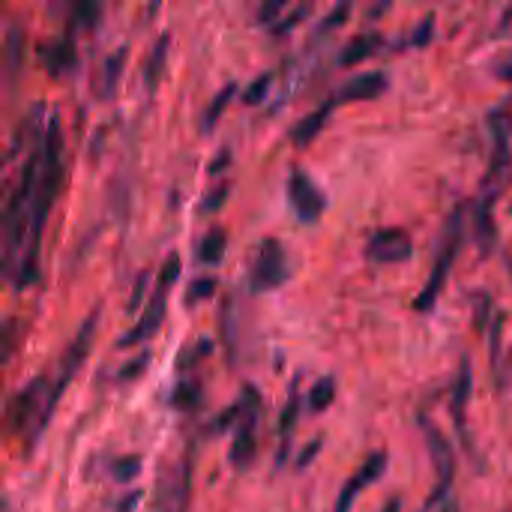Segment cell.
<instances>
[{
    "label": "cell",
    "mask_w": 512,
    "mask_h": 512,
    "mask_svg": "<svg viewBox=\"0 0 512 512\" xmlns=\"http://www.w3.org/2000/svg\"><path fill=\"white\" fill-rule=\"evenodd\" d=\"M387 453L384 450H378V453H372L360 468H357V474L345 483V489L339 492V498H336V507L333 512H351L354 507V501H357V495L363 492V489H369L372 483H378L381 477H384V471H387Z\"/></svg>",
    "instance_id": "obj_11"
},
{
    "label": "cell",
    "mask_w": 512,
    "mask_h": 512,
    "mask_svg": "<svg viewBox=\"0 0 512 512\" xmlns=\"http://www.w3.org/2000/svg\"><path fill=\"white\" fill-rule=\"evenodd\" d=\"M225 246H228L225 231H222V228L210 231V234L201 240V246H198V261H201V264H207V267L222 264V258H225Z\"/></svg>",
    "instance_id": "obj_17"
},
{
    "label": "cell",
    "mask_w": 512,
    "mask_h": 512,
    "mask_svg": "<svg viewBox=\"0 0 512 512\" xmlns=\"http://www.w3.org/2000/svg\"><path fill=\"white\" fill-rule=\"evenodd\" d=\"M150 366V354L144 351V354H138L132 363H126L120 372H117V381H135L138 375H141V369H147Z\"/></svg>",
    "instance_id": "obj_27"
},
{
    "label": "cell",
    "mask_w": 512,
    "mask_h": 512,
    "mask_svg": "<svg viewBox=\"0 0 512 512\" xmlns=\"http://www.w3.org/2000/svg\"><path fill=\"white\" fill-rule=\"evenodd\" d=\"M201 402V387L198 384H180L177 390H174V396H171V405L177 408V411H192L195 405Z\"/></svg>",
    "instance_id": "obj_23"
},
{
    "label": "cell",
    "mask_w": 512,
    "mask_h": 512,
    "mask_svg": "<svg viewBox=\"0 0 512 512\" xmlns=\"http://www.w3.org/2000/svg\"><path fill=\"white\" fill-rule=\"evenodd\" d=\"M45 66L51 75H63L69 66H75V42L72 39H60L45 51Z\"/></svg>",
    "instance_id": "obj_16"
},
{
    "label": "cell",
    "mask_w": 512,
    "mask_h": 512,
    "mask_svg": "<svg viewBox=\"0 0 512 512\" xmlns=\"http://www.w3.org/2000/svg\"><path fill=\"white\" fill-rule=\"evenodd\" d=\"M240 405V423H237V435L231 444V465L246 471L255 459V426H258V414H261V396L255 387H243V396L237 399Z\"/></svg>",
    "instance_id": "obj_5"
},
{
    "label": "cell",
    "mask_w": 512,
    "mask_h": 512,
    "mask_svg": "<svg viewBox=\"0 0 512 512\" xmlns=\"http://www.w3.org/2000/svg\"><path fill=\"white\" fill-rule=\"evenodd\" d=\"M216 288H219L216 279H198V282H192L189 291H186V306H198V303L210 300L216 294Z\"/></svg>",
    "instance_id": "obj_24"
},
{
    "label": "cell",
    "mask_w": 512,
    "mask_h": 512,
    "mask_svg": "<svg viewBox=\"0 0 512 512\" xmlns=\"http://www.w3.org/2000/svg\"><path fill=\"white\" fill-rule=\"evenodd\" d=\"M165 57H168V36H162V39L156 42V48H153L150 60L144 63V81H147V87H150V90L159 84V75L165 72Z\"/></svg>",
    "instance_id": "obj_19"
},
{
    "label": "cell",
    "mask_w": 512,
    "mask_h": 512,
    "mask_svg": "<svg viewBox=\"0 0 512 512\" xmlns=\"http://www.w3.org/2000/svg\"><path fill=\"white\" fill-rule=\"evenodd\" d=\"M384 90H387V75L384 72H360L333 93V105L339 108V105H348V102H369V99H378Z\"/></svg>",
    "instance_id": "obj_12"
},
{
    "label": "cell",
    "mask_w": 512,
    "mask_h": 512,
    "mask_svg": "<svg viewBox=\"0 0 512 512\" xmlns=\"http://www.w3.org/2000/svg\"><path fill=\"white\" fill-rule=\"evenodd\" d=\"M441 512H462V507H459V501H456V498H447V501L441 504Z\"/></svg>",
    "instance_id": "obj_34"
},
{
    "label": "cell",
    "mask_w": 512,
    "mask_h": 512,
    "mask_svg": "<svg viewBox=\"0 0 512 512\" xmlns=\"http://www.w3.org/2000/svg\"><path fill=\"white\" fill-rule=\"evenodd\" d=\"M288 3H291V0H264V6H261L258 18H261V21L267 24V21H273V18H276V15L282 12V9H285Z\"/></svg>",
    "instance_id": "obj_31"
},
{
    "label": "cell",
    "mask_w": 512,
    "mask_h": 512,
    "mask_svg": "<svg viewBox=\"0 0 512 512\" xmlns=\"http://www.w3.org/2000/svg\"><path fill=\"white\" fill-rule=\"evenodd\" d=\"M192 456L186 453V459L168 474V483H159V495H156V507L153 512H186L189 510V495H192Z\"/></svg>",
    "instance_id": "obj_8"
},
{
    "label": "cell",
    "mask_w": 512,
    "mask_h": 512,
    "mask_svg": "<svg viewBox=\"0 0 512 512\" xmlns=\"http://www.w3.org/2000/svg\"><path fill=\"white\" fill-rule=\"evenodd\" d=\"M414 255V243L402 228H381L366 243V258L372 264H402Z\"/></svg>",
    "instance_id": "obj_9"
},
{
    "label": "cell",
    "mask_w": 512,
    "mask_h": 512,
    "mask_svg": "<svg viewBox=\"0 0 512 512\" xmlns=\"http://www.w3.org/2000/svg\"><path fill=\"white\" fill-rule=\"evenodd\" d=\"M60 123L57 117H51L45 141H42V165H39V183H36V195H33V207H30V231H27V246L21 252V264H18V276L15 285L27 288L36 279V261H39V240H42V228L45 219L51 213V204L57 198L60 189Z\"/></svg>",
    "instance_id": "obj_1"
},
{
    "label": "cell",
    "mask_w": 512,
    "mask_h": 512,
    "mask_svg": "<svg viewBox=\"0 0 512 512\" xmlns=\"http://www.w3.org/2000/svg\"><path fill=\"white\" fill-rule=\"evenodd\" d=\"M297 414H300V399H297V396H291V399H288V405H285V411H282V417H279L282 453H285V447H288V441H291V432H294V426H297ZM282 453H279V456H282Z\"/></svg>",
    "instance_id": "obj_20"
},
{
    "label": "cell",
    "mask_w": 512,
    "mask_h": 512,
    "mask_svg": "<svg viewBox=\"0 0 512 512\" xmlns=\"http://www.w3.org/2000/svg\"><path fill=\"white\" fill-rule=\"evenodd\" d=\"M471 390H474L471 360L462 357L459 375H456V384H453V417H456V426H459V429H465V411H468V402H471Z\"/></svg>",
    "instance_id": "obj_13"
},
{
    "label": "cell",
    "mask_w": 512,
    "mask_h": 512,
    "mask_svg": "<svg viewBox=\"0 0 512 512\" xmlns=\"http://www.w3.org/2000/svg\"><path fill=\"white\" fill-rule=\"evenodd\" d=\"M231 96H234V87H225V90L219 93V99L210 105V111H207V117H204V129H213V123L222 117V111H225V105L231 102Z\"/></svg>",
    "instance_id": "obj_26"
},
{
    "label": "cell",
    "mask_w": 512,
    "mask_h": 512,
    "mask_svg": "<svg viewBox=\"0 0 512 512\" xmlns=\"http://www.w3.org/2000/svg\"><path fill=\"white\" fill-rule=\"evenodd\" d=\"M459 249H462V210H453V216H450V222H447V231H444L441 252H438V258H435V267H432V273H429L423 291H420L417 300H414V309H417V312H432V309H435V303H438V297H441V291H444V285H447V276H450V270H453V264H456Z\"/></svg>",
    "instance_id": "obj_3"
},
{
    "label": "cell",
    "mask_w": 512,
    "mask_h": 512,
    "mask_svg": "<svg viewBox=\"0 0 512 512\" xmlns=\"http://www.w3.org/2000/svg\"><path fill=\"white\" fill-rule=\"evenodd\" d=\"M336 390H339L336 378H330V375L318 378V381L312 384V390L306 393V405H309V411H312V414H324V411L336 402Z\"/></svg>",
    "instance_id": "obj_15"
},
{
    "label": "cell",
    "mask_w": 512,
    "mask_h": 512,
    "mask_svg": "<svg viewBox=\"0 0 512 512\" xmlns=\"http://www.w3.org/2000/svg\"><path fill=\"white\" fill-rule=\"evenodd\" d=\"M381 39L375 36V33H366V36H360V39H354L345 51H342V57H339V63L342 66H354V63H360V60H366L372 51H375V45H378Z\"/></svg>",
    "instance_id": "obj_18"
},
{
    "label": "cell",
    "mask_w": 512,
    "mask_h": 512,
    "mask_svg": "<svg viewBox=\"0 0 512 512\" xmlns=\"http://www.w3.org/2000/svg\"><path fill=\"white\" fill-rule=\"evenodd\" d=\"M141 504V492H129L120 504H117V512H132Z\"/></svg>",
    "instance_id": "obj_33"
},
{
    "label": "cell",
    "mask_w": 512,
    "mask_h": 512,
    "mask_svg": "<svg viewBox=\"0 0 512 512\" xmlns=\"http://www.w3.org/2000/svg\"><path fill=\"white\" fill-rule=\"evenodd\" d=\"M381 512H402V501H399V498H390V501L384 504V510Z\"/></svg>",
    "instance_id": "obj_35"
},
{
    "label": "cell",
    "mask_w": 512,
    "mask_h": 512,
    "mask_svg": "<svg viewBox=\"0 0 512 512\" xmlns=\"http://www.w3.org/2000/svg\"><path fill=\"white\" fill-rule=\"evenodd\" d=\"M270 81H273L270 75H261V78H258V81H255L249 90H246V102H249V105L261 102V99L267 96V90H270Z\"/></svg>",
    "instance_id": "obj_29"
},
{
    "label": "cell",
    "mask_w": 512,
    "mask_h": 512,
    "mask_svg": "<svg viewBox=\"0 0 512 512\" xmlns=\"http://www.w3.org/2000/svg\"><path fill=\"white\" fill-rule=\"evenodd\" d=\"M18 54H21V27L12 24L6 33V72H9V78L18 75Z\"/></svg>",
    "instance_id": "obj_22"
},
{
    "label": "cell",
    "mask_w": 512,
    "mask_h": 512,
    "mask_svg": "<svg viewBox=\"0 0 512 512\" xmlns=\"http://www.w3.org/2000/svg\"><path fill=\"white\" fill-rule=\"evenodd\" d=\"M288 198H291V207H294V213H297V219L303 225H312V222L321 219V213H324V195H321V189L303 171H294L291 174V180H288Z\"/></svg>",
    "instance_id": "obj_10"
},
{
    "label": "cell",
    "mask_w": 512,
    "mask_h": 512,
    "mask_svg": "<svg viewBox=\"0 0 512 512\" xmlns=\"http://www.w3.org/2000/svg\"><path fill=\"white\" fill-rule=\"evenodd\" d=\"M336 105H333V99L327 102V105H321L315 114H309V117H303L300 123H297V129L291 132V138H294V144L297 147H306V144H312V138L324 129V123H327V117H330V111H333Z\"/></svg>",
    "instance_id": "obj_14"
},
{
    "label": "cell",
    "mask_w": 512,
    "mask_h": 512,
    "mask_svg": "<svg viewBox=\"0 0 512 512\" xmlns=\"http://www.w3.org/2000/svg\"><path fill=\"white\" fill-rule=\"evenodd\" d=\"M321 444H324V441H321V438H315V441H312V444H309V447L300 453V459H297V471H306V468H309V462H315V459H318V453H321Z\"/></svg>",
    "instance_id": "obj_30"
},
{
    "label": "cell",
    "mask_w": 512,
    "mask_h": 512,
    "mask_svg": "<svg viewBox=\"0 0 512 512\" xmlns=\"http://www.w3.org/2000/svg\"><path fill=\"white\" fill-rule=\"evenodd\" d=\"M75 18H78V24L93 27V24H96V18H99V0H78Z\"/></svg>",
    "instance_id": "obj_28"
},
{
    "label": "cell",
    "mask_w": 512,
    "mask_h": 512,
    "mask_svg": "<svg viewBox=\"0 0 512 512\" xmlns=\"http://www.w3.org/2000/svg\"><path fill=\"white\" fill-rule=\"evenodd\" d=\"M144 294H147V273L135 282V291H132V297H129V312H138V309H141Z\"/></svg>",
    "instance_id": "obj_32"
},
{
    "label": "cell",
    "mask_w": 512,
    "mask_h": 512,
    "mask_svg": "<svg viewBox=\"0 0 512 512\" xmlns=\"http://www.w3.org/2000/svg\"><path fill=\"white\" fill-rule=\"evenodd\" d=\"M177 276H180V255H168V261H165V264H162V270H159L156 288H153L150 300L144 303V312H141L138 324H135V327H132L120 342H117L120 348H132V345H141V342H147L150 336H156V330H159V327H162V321H165L168 291L174 288Z\"/></svg>",
    "instance_id": "obj_2"
},
{
    "label": "cell",
    "mask_w": 512,
    "mask_h": 512,
    "mask_svg": "<svg viewBox=\"0 0 512 512\" xmlns=\"http://www.w3.org/2000/svg\"><path fill=\"white\" fill-rule=\"evenodd\" d=\"M288 279V258L276 237H267L252 264V291H273Z\"/></svg>",
    "instance_id": "obj_7"
},
{
    "label": "cell",
    "mask_w": 512,
    "mask_h": 512,
    "mask_svg": "<svg viewBox=\"0 0 512 512\" xmlns=\"http://www.w3.org/2000/svg\"><path fill=\"white\" fill-rule=\"evenodd\" d=\"M426 447H429V459L435 468V492L429 498V507H441L447 501L453 480H456V450L444 438V432L435 426H426Z\"/></svg>",
    "instance_id": "obj_6"
},
{
    "label": "cell",
    "mask_w": 512,
    "mask_h": 512,
    "mask_svg": "<svg viewBox=\"0 0 512 512\" xmlns=\"http://www.w3.org/2000/svg\"><path fill=\"white\" fill-rule=\"evenodd\" d=\"M141 456H120L114 465H111V477L117 480V483H132L138 474H141Z\"/></svg>",
    "instance_id": "obj_21"
},
{
    "label": "cell",
    "mask_w": 512,
    "mask_h": 512,
    "mask_svg": "<svg viewBox=\"0 0 512 512\" xmlns=\"http://www.w3.org/2000/svg\"><path fill=\"white\" fill-rule=\"evenodd\" d=\"M96 327H99V309H93V312L84 318V324L78 327L72 345L66 348V354H63V360H60L57 378H54V384H51V399H48V408H45V423H51V417H54V411H57L63 393H66V387H69V381L78 375L81 363L87 360V354H90V348H93V339H96Z\"/></svg>",
    "instance_id": "obj_4"
},
{
    "label": "cell",
    "mask_w": 512,
    "mask_h": 512,
    "mask_svg": "<svg viewBox=\"0 0 512 512\" xmlns=\"http://www.w3.org/2000/svg\"><path fill=\"white\" fill-rule=\"evenodd\" d=\"M123 60H126V51H117V54L108 60V66H105V84H102V93H105V96L114 90L117 75H120V69H123Z\"/></svg>",
    "instance_id": "obj_25"
}]
</instances>
